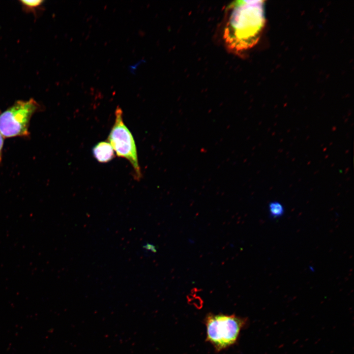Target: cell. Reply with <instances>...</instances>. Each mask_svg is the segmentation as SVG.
<instances>
[{
  "label": "cell",
  "mask_w": 354,
  "mask_h": 354,
  "mask_svg": "<svg viewBox=\"0 0 354 354\" xmlns=\"http://www.w3.org/2000/svg\"><path fill=\"white\" fill-rule=\"evenodd\" d=\"M263 0H237L227 7L224 39L227 47L239 52L252 47L265 23Z\"/></svg>",
  "instance_id": "cell-1"
},
{
  "label": "cell",
  "mask_w": 354,
  "mask_h": 354,
  "mask_svg": "<svg viewBox=\"0 0 354 354\" xmlns=\"http://www.w3.org/2000/svg\"><path fill=\"white\" fill-rule=\"evenodd\" d=\"M246 320L235 315L210 314L205 319L206 340L217 351L236 343Z\"/></svg>",
  "instance_id": "cell-2"
},
{
  "label": "cell",
  "mask_w": 354,
  "mask_h": 354,
  "mask_svg": "<svg viewBox=\"0 0 354 354\" xmlns=\"http://www.w3.org/2000/svg\"><path fill=\"white\" fill-rule=\"evenodd\" d=\"M39 105L33 99L18 100L0 114V133L3 138L28 136L32 116Z\"/></svg>",
  "instance_id": "cell-3"
},
{
  "label": "cell",
  "mask_w": 354,
  "mask_h": 354,
  "mask_svg": "<svg viewBox=\"0 0 354 354\" xmlns=\"http://www.w3.org/2000/svg\"><path fill=\"white\" fill-rule=\"evenodd\" d=\"M108 139L117 155L130 163L134 171V177L140 179L142 173L135 142L131 132L123 122L122 111L119 106L116 109L115 123Z\"/></svg>",
  "instance_id": "cell-4"
},
{
  "label": "cell",
  "mask_w": 354,
  "mask_h": 354,
  "mask_svg": "<svg viewBox=\"0 0 354 354\" xmlns=\"http://www.w3.org/2000/svg\"><path fill=\"white\" fill-rule=\"evenodd\" d=\"M92 153L95 158L100 163H107L115 157L113 148L107 142L98 143L92 148Z\"/></svg>",
  "instance_id": "cell-5"
},
{
  "label": "cell",
  "mask_w": 354,
  "mask_h": 354,
  "mask_svg": "<svg viewBox=\"0 0 354 354\" xmlns=\"http://www.w3.org/2000/svg\"><path fill=\"white\" fill-rule=\"evenodd\" d=\"M268 210L270 215L274 218L281 216L284 212V208L280 202L274 201L268 205Z\"/></svg>",
  "instance_id": "cell-6"
},
{
  "label": "cell",
  "mask_w": 354,
  "mask_h": 354,
  "mask_svg": "<svg viewBox=\"0 0 354 354\" xmlns=\"http://www.w3.org/2000/svg\"><path fill=\"white\" fill-rule=\"evenodd\" d=\"M20 2L26 8L29 9H33L40 6L43 1L41 0H21Z\"/></svg>",
  "instance_id": "cell-7"
},
{
  "label": "cell",
  "mask_w": 354,
  "mask_h": 354,
  "mask_svg": "<svg viewBox=\"0 0 354 354\" xmlns=\"http://www.w3.org/2000/svg\"><path fill=\"white\" fill-rule=\"evenodd\" d=\"M3 145V137L0 133V163L2 158V150Z\"/></svg>",
  "instance_id": "cell-8"
}]
</instances>
